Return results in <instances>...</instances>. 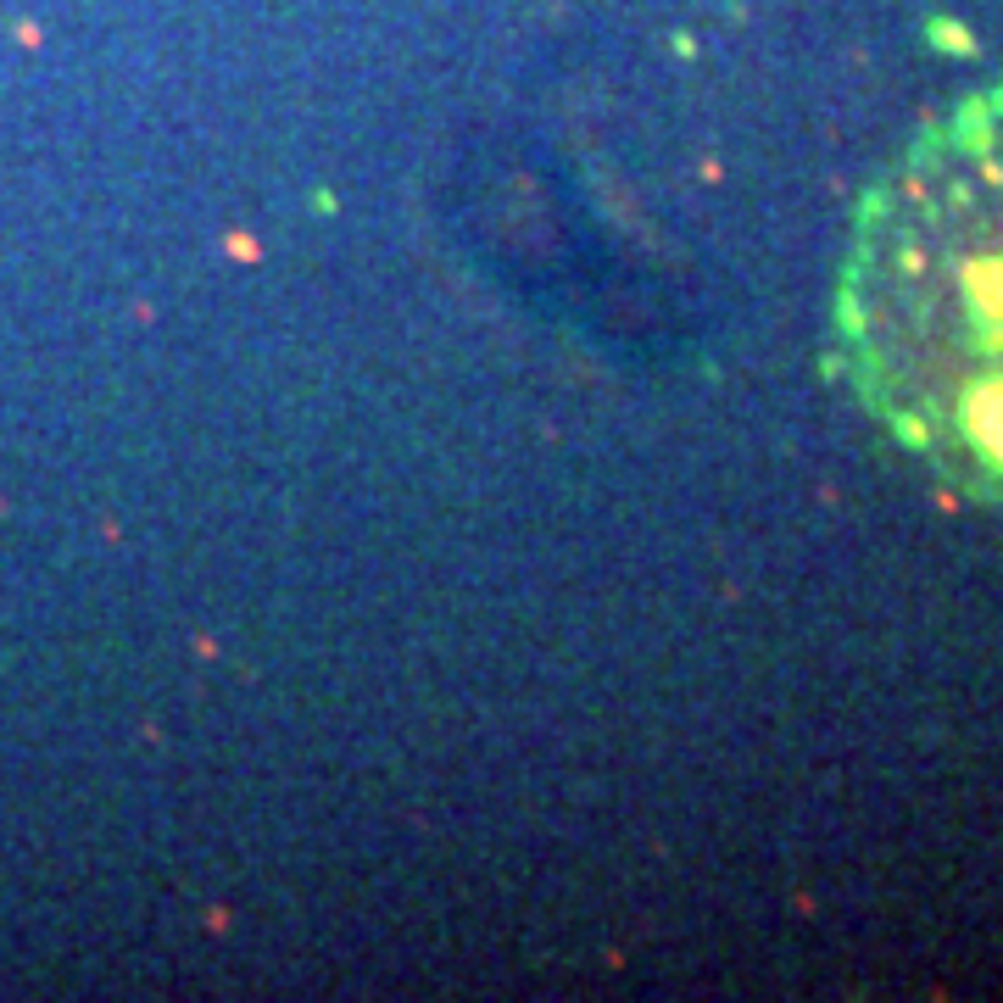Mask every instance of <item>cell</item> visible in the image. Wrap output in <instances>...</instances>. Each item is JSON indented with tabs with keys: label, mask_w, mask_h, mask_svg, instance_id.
I'll use <instances>...</instances> for the list:
<instances>
[{
	"label": "cell",
	"mask_w": 1003,
	"mask_h": 1003,
	"mask_svg": "<svg viewBox=\"0 0 1003 1003\" xmlns=\"http://www.w3.org/2000/svg\"><path fill=\"white\" fill-rule=\"evenodd\" d=\"M842 352L864 407L1003 513V90L914 134L859 212Z\"/></svg>",
	"instance_id": "6da1fadb"
}]
</instances>
